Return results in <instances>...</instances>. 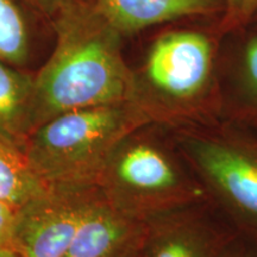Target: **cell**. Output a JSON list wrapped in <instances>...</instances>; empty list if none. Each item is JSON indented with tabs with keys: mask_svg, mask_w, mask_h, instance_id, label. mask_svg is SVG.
Returning <instances> with one entry per match:
<instances>
[{
	"mask_svg": "<svg viewBox=\"0 0 257 257\" xmlns=\"http://www.w3.org/2000/svg\"><path fill=\"white\" fill-rule=\"evenodd\" d=\"M138 251H140V250H138ZM138 251H137V252H135V253H133V255L128 256V257H140V253H138Z\"/></svg>",
	"mask_w": 257,
	"mask_h": 257,
	"instance_id": "20",
	"label": "cell"
},
{
	"mask_svg": "<svg viewBox=\"0 0 257 257\" xmlns=\"http://www.w3.org/2000/svg\"><path fill=\"white\" fill-rule=\"evenodd\" d=\"M220 257H257V246L245 240L229 239Z\"/></svg>",
	"mask_w": 257,
	"mask_h": 257,
	"instance_id": "16",
	"label": "cell"
},
{
	"mask_svg": "<svg viewBox=\"0 0 257 257\" xmlns=\"http://www.w3.org/2000/svg\"><path fill=\"white\" fill-rule=\"evenodd\" d=\"M252 141H253V142H255V144L257 146V138H252Z\"/></svg>",
	"mask_w": 257,
	"mask_h": 257,
	"instance_id": "21",
	"label": "cell"
},
{
	"mask_svg": "<svg viewBox=\"0 0 257 257\" xmlns=\"http://www.w3.org/2000/svg\"><path fill=\"white\" fill-rule=\"evenodd\" d=\"M142 128L127 135L108 156L96 181L102 195L146 223L210 202L178 147Z\"/></svg>",
	"mask_w": 257,
	"mask_h": 257,
	"instance_id": "4",
	"label": "cell"
},
{
	"mask_svg": "<svg viewBox=\"0 0 257 257\" xmlns=\"http://www.w3.org/2000/svg\"><path fill=\"white\" fill-rule=\"evenodd\" d=\"M98 192L49 187L15 212L8 245L24 257H63Z\"/></svg>",
	"mask_w": 257,
	"mask_h": 257,
	"instance_id": "6",
	"label": "cell"
},
{
	"mask_svg": "<svg viewBox=\"0 0 257 257\" xmlns=\"http://www.w3.org/2000/svg\"><path fill=\"white\" fill-rule=\"evenodd\" d=\"M147 125L152 120L135 102L66 112L35 128L24 154L48 187H93L117 144Z\"/></svg>",
	"mask_w": 257,
	"mask_h": 257,
	"instance_id": "3",
	"label": "cell"
},
{
	"mask_svg": "<svg viewBox=\"0 0 257 257\" xmlns=\"http://www.w3.org/2000/svg\"><path fill=\"white\" fill-rule=\"evenodd\" d=\"M173 140L210 201L257 239L255 142L214 125L175 128Z\"/></svg>",
	"mask_w": 257,
	"mask_h": 257,
	"instance_id": "5",
	"label": "cell"
},
{
	"mask_svg": "<svg viewBox=\"0 0 257 257\" xmlns=\"http://www.w3.org/2000/svg\"><path fill=\"white\" fill-rule=\"evenodd\" d=\"M48 188L24 153L0 141V200L17 211Z\"/></svg>",
	"mask_w": 257,
	"mask_h": 257,
	"instance_id": "13",
	"label": "cell"
},
{
	"mask_svg": "<svg viewBox=\"0 0 257 257\" xmlns=\"http://www.w3.org/2000/svg\"><path fill=\"white\" fill-rule=\"evenodd\" d=\"M257 11V0H224V12L214 22L221 37L246 28Z\"/></svg>",
	"mask_w": 257,
	"mask_h": 257,
	"instance_id": "14",
	"label": "cell"
},
{
	"mask_svg": "<svg viewBox=\"0 0 257 257\" xmlns=\"http://www.w3.org/2000/svg\"><path fill=\"white\" fill-rule=\"evenodd\" d=\"M221 44V119L257 130V30L244 28Z\"/></svg>",
	"mask_w": 257,
	"mask_h": 257,
	"instance_id": "9",
	"label": "cell"
},
{
	"mask_svg": "<svg viewBox=\"0 0 257 257\" xmlns=\"http://www.w3.org/2000/svg\"><path fill=\"white\" fill-rule=\"evenodd\" d=\"M200 208H186L149 221L140 257H220L229 239Z\"/></svg>",
	"mask_w": 257,
	"mask_h": 257,
	"instance_id": "8",
	"label": "cell"
},
{
	"mask_svg": "<svg viewBox=\"0 0 257 257\" xmlns=\"http://www.w3.org/2000/svg\"><path fill=\"white\" fill-rule=\"evenodd\" d=\"M0 257H24V256L12 249L11 246L5 245L4 248L0 249Z\"/></svg>",
	"mask_w": 257,
	"mask_h": 257,
	"instance_id": "18",
	"label": "cell"
},
{
	"mask_svg": "<svg viewBox=\"0 0 257 257\" xmlns=\"http://www.w3.org/2000/svg\"><path fill=\"white\" fill-rule=\"evenodd\" d=\"M15 210L0 200V249L8 245L12 223L15 218Z\"/></svg>",
	"mask_w": 257,
	"mask_h": 257,
	"instance_id": "17",
	"label": "cell"
},
{
	"mask_svg": "<svg viewBox=\"0 0 257 257\" xmlns=\"http://www.w3.org/2000/svg\"><path fill=\"white\" fill-rule=\"evenodd\" d=\"M38 18L43 19L24 0H0V60L23 68Z\"/></svg>",
	"mask_w": 257,
	"mask_h": 257,
	"instance_id": "12",
	"label": "cell"
},
{
	"mask_svg": "<svg viewBox=\"0 0 257 257\" xmlns=\"http://www.w3.org/2000/svg\"><path fill=\"white\" fill-rule=\"evenodd\" d=\"M149 223L114 207L99 189L63 257H128L146 238Z\"/></svg>",
	"mask_w": 257,
	"mask_h": 257,
	"instance_id": "7",
	"label": "cell"
},
{
	"mask_svg": "<svg viewBox=\"0 0 257 257\" xmlns=\"http://www.w3.org/2000/svg\"><path fill=\"white\" fill-rule=\"evenodd\" d=\"M246 28L253 29V30H257V11H256V14L253 15V17L251 19V22H250V24Z\"/></svg>",
	"mask_w": 257,
	"mask_h": 257,
	"instance_id": "19",
	"label": "cell"
},
{
	"mask_svg": "<svg viewBox=\"0 0 257 257\" xmlns=\"http://www.w3.org/2000/svg\"><path fill=\"white\" fill-rule=\"evenodd\" d=\"M216 21L160 32L135 70L136 100L153 124L212 126L221 119V37Z\"/></svg>",
	"mask_w": 257,
	"mask_h": 257,
	"instance_id": "2",
	"label": "cell"
},
{
	"mask_svg": "<svg viewBox=\"0 0 257 257\" xmlns=\"http://www.w3.org/2000/svg\"><path fill=\"white\" fill-rule=\"evenodd\" d=\"M49 24L55 47L34 75L31 133L66 112L135 102L136 78L125 61L124 37L95 0H73Z\"/></svg>",
	"mask_w": 257,
	"mask_h": 257,
	"instance_id": "1",
	"label": "cell"
},
{
	"mask_svg": "<svg viewBox=\"0 0 257 257\" xmlns=\"http://www.w3.org/2000/svg\"><path fill=\"white\" fill-rule=\"evenodd\" d=\"M124 38L149 28L192 21H217L224 0H95Z\"/></svg>",
	"mask_w": 257,
	"mask_h": 257,
	"instance_id": "10",
	"label": "cell"
},
{
	"mask_svg": "<svg viewBox=\"0 0 257 257\" xmlns=\"http://www.w3.org/2000/svg\"><path fill=\"white\" fill-rule=\"evenodd\" d=\"M34 75L0 60V141L24 153L31 134Z\"/></svg>",
	"mask_w": 257,
	"mask_h": 257,
	"instance_id": "11",
	"label": "cell"
},
{
	"mask_svg": "<svg viewBox=\"0 0 257 257\" xmlns=\"http://www.w3.org/2000/svg\"><path fill=\"white\" fill-rule=\"evenodd\" d=\"M44 21L50 23L57 12L73 0H24Z\"/></svg>",
	"mask_w": 257,
	"mask_h": 257,
	"instance_id": "15",
	"label": "cell"
}]
</instances>
